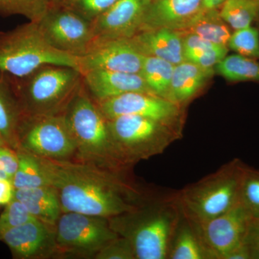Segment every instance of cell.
<instances>
[{
	"label": "cell",
	"instance_id": "32",
	"mask_svg": "<svg viewBox=\"0 0 259 259\" xmlns=\"http://www.w3.org/2000/svg\"><path fill=\"white\" fill-rule=\"evenodd\" d=\"M35 219L22 202L13 199L0 214V241L10 230Z\"/></svg>",
	"mask_w": 259,
	"mask_h": 259
},
{
	"label": "cell",
	"instance_id": "21",
	"mask_svg": "<svg viewBox=\"0 0 259 259\" xmlns=\"http://www.w3.org/2000/svg\"><path fill=\"white\" fill-rule=\"evenodd\" d=\"M15 198L22 202L35 219L54 228L63 213L57 192L51 185L15 190Z\"/></svg>",
	"mask_w": 259,
	"mask_h": 259
},
{
	"label": "cell",
	"instance_id": "28",
	"mask_svg": "<svg viewBox=\"0 0 259 259\" xmlns=\"http://www.w3.org/2000/svg\"><path fill=\"white\" fill-rule=\"evenodd\" d=\"M220 14L233 30L251 26L259 15V0H227Z\"/></svg>",
	"mask_w": 259,
	"mask_h": 259
},
{
	"label": "cell",
	"instance_id": "10",
	"mask_svg": "<svg viewBox=\"0 0 259 259\" xmlns=\"http://www.w3.org/2000/svg\"><path fill=\"white\" fill-rule=\"evenodd\" d=\"M37 23L51 47L66 54L80 57L93 44L91 21L65 5H54Z\"/></svg>",
	"mask_w": 259,
	"mask_h": 259
},
{
	"label": "cell",
	"instance_id": "4",
	"mask_svg": "<svg viewBox=\"0 0 259 259\" xmlns=\"http://www.w3.org/2000/svg\"><path fill=\"white\" fill-rule=\"evenodd\" d=\"M246 164L234 158L211 175L175 194L182 212L195 223L221 215L239 204L240 190Z\"/></svg>",
	"mask_w": 259,
	"mask_h": 259
},
{
	"label": "cell",
	"instance_id": "34",
	"mask_svg": "<svg viewBox=\"0 0 259 259\" xmlns=\"http://www.w3.org/2000/svg\"><path fill=\"white\" fill-rule=\"evenodd\" d=\"M94 259H136L128 240L119 236L97 253Z\"/></svg>",
	"mask_w": 259,
	"mask_h": 259
},
{
	"label": "cell",
	"instance_id": "40",
	"mask_svg": "<svg viewBox=\"0 0 259 259\" xmlns=\"http://www.w3.org/2000/svg\"><path fill=\"white\" fill-rule=\"evenodd\" d=\"M5 145H7L5 144L4 139H3V137H2L1 135H0V146H5ZM8 146V145H7Z\"/></svg>",
	"mask_w": 259,
	"mask_h": 259
},
{
	"label": "cell",
	"instance_id": "1",
	"mask_svg": "<svg viewBox=\"0 0 259 259\" xmlns=\"http://www.w3.org/2000/svg\"><path fill=\"white\" fill-rule=\"evenodd\" d=\"M37 158L57 192L63 212L110 218L136 209L150 196L129 173L76 160Z\"/></svg>",
	"mask_w": 259,
	"mask_h": 259
},
{
	"label": "cell",
	"instance_id": "33",
	"mask_svg": "<svg viewBox=\"0 0 259 259\" xmlns=\"http://www.w3.org/2000/svg\"><path fill=\"white\" fill-rule=\"evenodd\" d=\"M118 0H70L63 5L74 10L90 21L106 12Z\"/></svg>",
	"mask_w": 259,
	"mask_h": 259
},
{
	"label": "cell",
	"instance_id": "18",
	"mask_svg": "<svg viewBox=\"0 0 259 259\" xmlns=\"http://www.w3.org/2000/svg\"><path fill=\"white\" fill-rule=\"evenodd\" d=\"M182 37L183 33L180 30L160 28L142 30L129 39L143 55L177 65L185 61Z\"/></svg>",
	"mask_w": 259,
	"mask_h": 259
},
{
	"label": "cell",
	"instance_id": "11",
	"mask_svg": "<svg viewBox=\"0 0 259 259\" xmlns=\"http://www.w3.org/2000/svg\"><path fill=\"white\" fill-rule=\"evenodd\" d=\"M96 103L107 120L123 115L141 116L182 130L185 107L153 94L134 92Z\"/></svg>",
	"mask_w": 259,
	"mask_h": 259
},
{
	"label": "cell",
	"instance_id": "29",
	"mask_svg": "<svg viewBox=\"0 0 259 259\" xmlns=\"http://www.w3.org/2000/svg\"><path fill=\"white\" fill-rule=\"evenodd\" d=\"M56 0H0V13L20 15L37 23Z\"/></svg>",
	"mask_w": 259,
	"mask_h": 259
},
{
	"label": "cell",
	"instance_id": "27",
	"mask_svg": "<svg viewBox=\"0 0 259 259\" xmlns=\"http://www.w3.org/2000/svg\"><path fill=\"white\" fill-rule=\"evenodd\" d=\"M17 151L19 166L13 180L15 190L50 185L37 156L23 150L19 149Z\"/></svg>",
	"mask_w": 259,
	"mask_h": 259
},
{
	"label": "cell",
	"instance_id": "37",
	"mask_svg": "<svg viewBox=\"0 0 259 259\" xmlns=\"http://www.w3.org/2000/svg\"><path fill=\"white\" fill-rule=\"evenodd\" d=\"M15 189L13 182L0 180V207H5L15 198Z\"/></svg>",
	"mask_w": 259,
	"mask_h": 259
},
{
	"label": "cell",
	"instance_id": "26",
	"mask_svg": "<svg viewBox=\"0 0 259 259\" xmlns=\"http://www.w3.org/2000/svg\"><path fill=\"white\" fill-rule=\"evenodd\" d=\"M214 71L228 81L233 82H259L258 60L239 54L227 55L214 66Z\"/></svg>",
	"mask_w": 259,
	"mask_h": 259
},
{
	"label": "cell",
	"instance_id": "8",
	"mask_svg": "<svg viewBox=\"0 0 259 259\" xmlns=\"http://www.w3.org/2000/svg\"><path fill=\"white\" fill-rule=\"evenodd\" d=\"M56 258H95L118 237L108 218L74 212H63L55 226Z\"/></svg>",
	"mask_w": 259,
	"mask_h": 259
},
{
	"label": "cell",
	"instance_id": "3",
	"mask_svg": "<svg viewBox=\"0 0 259 259\" xmlns=\"http://www.w3.org/2000/svg\"><path fill=\"white\" fill-rule=\"evenodd\" d=\"M64 114L76 143V155L73 160L129 173L132 167L121 157L110 134L107 119L83 83Z\"/></svg>",
	"mask_w": 259,
	"mask_h": 259
},
{
	"label": "cell",
	"instance_id": "38",
	"mask_svg": "<svg viewBox=\"0 0 259 259\" xmlns=\"http://www.w3.org/2000/svg\"><path fill=\"white\" fill-rule=\"evenodd\" d=\"M227 0H202V9H218Z\"/></svg>",
	"mask_w": 259,
	"mask_h": 259
},
{
	"label": "cell",
	"instance_id": "15",
	"mask_svg": "<svg viewBox=\"0 0 259 259\" xmlns=\"http://www.w3.org/2000/svg\"><path fill=\"white\" fill-rule=\"evenodd\" d=\"M15 259L56 258L55 228L35 219L10 230L1 238Z\"/></svg>",
	"mask_w": 259,
	"mask_h": 259
},
{
	"label": "cell",
	"instance_id": "36",
	"mask_svg": "<svg viewBox=\"0 0 259 259\" xmlns=\"http://www.w3.org/2000/svg\"><path fill=\"white\" fill-rule=\"evenodd\" d=\"M250 259H259V218H250L244 238Z\"/></svg>",
	"mask_w": 259,
	"mask_h": 259
},
{
	"label": "cell",
	"instance_id": "30",
	"mask_svg": "<svg viewBox=\"0 0 259 259\" xmlns=\"http://www.w3.org/2000/svg\"><path fill=\"white\" fill-rule=\"evenodd\" d=\"M239 204L252 218H259V169L245 166L240 190Z\"/></svg>",
	"mask_w": 259,
	"mask_h": 259
},
{
	"label": "cell",
	"instance_id": "5",
	"mask_svg": "<svg viewBox=\"0 0 259 259\" xmlns=\"http://www.w3.org/2000/svg\"><path fill=\"white\" fill-rule=\"evenodd\" d=\"M12 79L24 117L64 113L83 83L77 69L58 65H45L25 77Z\"/></svg>",
	"mask_w": 259,
	"mask_h": 259
},
{
	"label": "cell",
	"instance_id": "7",
	"mask_svg": "<svg viewBox=\"0 0 259 259\" xmlns=\"http://www.w3.org/2000/svg\"><path fill=\"white\" fill-rule=\"evenodd\" d=\"M107 124L121 157L131 167L161 154L182 136V130L141 116H120Z\"/></svg>",
	"mask_w": 259,
	"mask_h": 259
},
{
	"label": "cell",
	"instance_id": "20",
	"mask_svg": "<svg viewBox=\"0 0 259 259\" xmlns=\"http://www.w3.org/2000/svg\"><path fill=\"white\" fill-rule=\"evenodd\" d=\"M24 117L13 79L0 73V135L5 144L18 151L19 130Z\"/></svg>",
	"mask_w": 259,
	"mask_h": 259
},
{
	"label": "cell",
	"instance_id": "22",
	"mask_svg": "<svg viewBox=\"0 0 259 259\" xmlns=\"http://www.w3.org/2000/svg\"><path fill=\"white\" fill-rule=\"evenodd\" d=\"M167 259H210L193 222L182 211Z\"/></svg>",
	"mask_w": 259,
	"mask_h": 259
},
{
	"label": "cell",
	"instance_id": "25",
	"mask_svg": "<svg viewBox=\"0 0 259 259\" xmlns=\"http://www.w3.org/2000/svg\"><path fill=\"white\" fill-rule=\"evenodd\" d=\"M175 66L159 58L144 56L140 74L154 95L167 99Z\"/></svg>",
	"mask_w": 259,
	"mask_h": 259
},
{
	"label": "cell",
	"instance_id": "31",
	"mask_svg": "<svg viewBox=\"0 0 259 259\" xmlns=\"http://www.w3.org/2000/svg\"><path fill=\"white\" fill-rule=\"evenodd\" d=\"M228 48L237 54L259 60V32L249 26L232 32Z\"/></svg>",
	"mask_w": 259,
	"mask_h": 259
},
{
	"label": "cell",
	"instance_id": "39",
	"mask_svg": "<svg viewBox=\"0 0 259 259\" xmlns=\"http://www.w3.org/2000/svg\"><path fill=\"white\" fill-rule=\"evenodd\" d=\"M70 0H56V4L65 5Z\"/></svg>",
	"mask_w": 259,
	"mask_h": 259
},
{
	"label": "cell",
	"instance_id": "9",
	"mask_svg": "<svg viewBox=\"0 0 259 259\" xmlns=\"http://www.w3.org/2000/svg\"><path fill=\"white\" fill-rule=\"evenodd\" d=\"M18 139L19 149L37 157L71 160L76 155V143L64 113L24 117Z\"/></svg>",
	"mask_w": 259,
	"mask_h": 259
},
{
	"label": "cell",
	"instance_id": "13",
	"mask_svg": "<svg viewBox=\"0 0 259 259\" xmlns=\"http://www.w3.org/2000/svg\"><path fill=\"white\" fill-rule=\"evenodd\" d=\"M144 58L129 38L97 40L78 57L79 71L81 74L93 70L140 74Z\"/></svg>",
	"mask_w": 259,
	"mask_h": 259
},
{
	"label": "cell",
	"instance_id": "17",
	"mask_svg": "<svg viewBox=\"0 0 259 259\" xmlns=\"http://www.w3.org/2000/svg\"><path fill=\"white\" fill-rule=\"evenodd\" d=\"M202 0H152L141 31L168 28L181 30L202 9Z\"/></svg>",
	"mask_w": 259,
	"mask_h": 259
},
{
	"label": "cell",
	"instance_id": "19",
	"mask_svg": "<svg viewBox=\"0 0 259 259\" xmlns=\"http://www.w3.org/2000/svg\"><path fill=\"white\" fill-rule=\"evenodd\" d=\"M214 68H204L185 61L175 65L168 100L185 107L212 79Z\"/></svg>",
	"mask_w": 259,
	"mask_h": 259
},
{
	"label": "cell",
	"instance_id": "23",
	"mask_svg": "<svg viewBox=\"0 0 259 259\" xmlns=\"http://www.w3.org/2000/svg\"><path fill=\"white\" fill-rule=\"evenodd\" d=\"M180 31L198 35L204 40L228 47L231 28L221 18L218 9H201Z\"/></svg>",
	"mask_w": 259,
	"mask_h": 259
},
{
	"label": "cell",
	"instance_id": "35",
	"mask_svg": "<svg viewBox=\"0 0 259 259\" xmlns=\"http://www.w3.org/2000/svg\"><path fill=\"white\" fill-rule=\"evenodd\" d=\"M18 151L7 145L0 146V171L7 174L12 182L18 170Z\"/></svg>",
	"mask_w": 259,
	"mask_h": 259
},
{
	"label": "cell",
	"instance_id": "2",
	"mask_svg": "<svg viewBox=\"0 0 259 259\" xmlns=\"http://www.w3.org/2000/svg\"><path fill=\"white\" fill-rule=\"evenodd\" d=\"M181 216L174 194L164 199L150 195L136 209L108 219L118 236L128 240L136 259H167Z\"/></svg>",
	"mask_w": 259,
	"mask_h": 259
},
{
	"label": "cell",
	"instance_id": "16",
	"mask_svg": "<svg viewBox=\"0 0 259 259\" xmlns=\"http://www.w3.org/2000/svg\"><path fill=\"white\" fill-rule=\"evenodd\" d=\"M82 82L96 102L134 92L153 94L142 76L134 73L93 70L82 74Z\"/></svg>",
	"mask_w": 259,
	"mask_h": 259
},
{
	"label": "cell",
	"instance_id": "6",
	"mask_svg": "<svg viewBox=\"0 0 259 259\" xmlns=\"http://www.w3.org/2000/svg\"><path fill=\"white\" fill-rule=\"evenodd\" d=\"M45 65L70 66L79 71L78 57L51 47L35 22L0 32V73L22 79Z\"/></svg>",
	"mask_w": 259,
	"mask_h": 259
},
{
	"label": "cell",
	"instance_id": "14",
	"mask_svg": "<svg viewBox=\"0 0 259 259\" xmlns=\"http://www.w3.org/2000/svg\"><path fill=\"white\" fill-rule=\"evenodd\" d=\"M152 0H118L91 22L93 41L131 38L141 30Z\"/></svg>",
	"mask_w": 259,
	"mask_h": 259
},
{
	"label": "cell",
	"instance_id": "12",
	"mask_svg": "<svg viewBox=\"0 0 259 259\" xmlns=\"http://www.w3.org/2000/svg\"><path fill=\"white\" fill-rule=\"evenodd\" d=\"M250 218L239 204L209 221H192L210 259H225L233 250L244 244Z\"/></svg>",
	"mask_w": 259,
	"mask_h": 259
},
{
	"label": "cell",
	"instance_id": "24",
	"mask_svg": "<svg viewBox=\"0 0 259 259\" xmlns=\"http://www.w3.org/2000/svg\"><path fill=\"white\" fill-rule=\"evenodd\" d=\"M185 61L204 68H214L228 55L226 46L218 45L192 33L185 34L182 38Z\"/></svg>",
	"mask_w": 259,
	"mask_h": 259
}]
</instances>
